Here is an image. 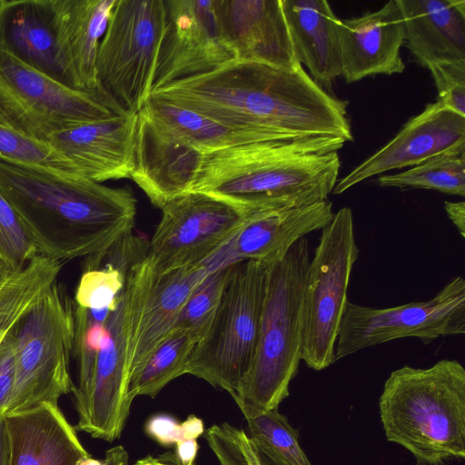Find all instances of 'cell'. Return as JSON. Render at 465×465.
<instances>
[{
	"instance_id": "obj_41",
	"label": "cell",
	"mask_w": 465,
	"mask_h": 465,
	"mask_svg": "<svg viewBox=\"0 0 465 465\" xmlns=\"http://www.w3.org/2000/svg\"><path fill=\"white\" fill-rule=\"evenodd\" d=\"M444 209L462 238L465 237V203L464 201L444 203Z\"/></svg>"
},
{
	"instance_id": "obj_17",
	"label": "cell",
	"mask_w": 465,
	"mask_h": 465,
	"mask_svg": "<svg viewBox=\"0 0 465 465\" xmlns=\"http://www.w3.org/2000/svg\"><path fill=\"white\" fill-rule=\"evenodd\" d=\"M221 38L233 58L294 69L297 61L281 0H213Z\"/></svg>"
},
{
	"instance_id": "obj_44",
	"label": "cell",
	"mask_w": 465,
	"mask_h": 465,
	"mask_svg": "<svg viewBox=\"0 0 465 465\" xmlns=\"http://www.w3.org/2000/svg\"><path fill=\"white\" fill-rule=\"evenodd\" d=\"M254 442V441H253ZM256 450L258 453V457L261 462V465H286L283 461H282L277 456L272 453L269 450L264 447L255 443Z\"/></svg>"
},
{
	"instance_id": "obj_28",
	"label": "cell",
	"mask_w": 465,
	"mask_h": 465,
	"mask_svg": "<svg viewBox=\"0 0 465 465\" xmlns=\"http://www.w3.org/2000/svg\"><path fill=\"white\" fill-rule=\"evenodd\" d=\"M63 265V262L38 254L8 276L0 287V341L56 282Z\"/></svg>"
},
{
	"instance_id": "obj_22",
	"label": "cell",
	"mask_w": 465,
	"mask_h": 465,
	"mask_svg": "<svg viewBox=\"0 0 465 465\" xmlns=\"http://www.w3.org/2000/svg\"><path fill=\"white\" fill-rule=\"evenodd\" d=\"M333 216L328 199L253 214L227 245L228 253L233 262L251 260L271 264L298 240L322 230Z\"/></svg>"
},
{
	"instance_id": "obj_7",
	"label": "cell",
	"mask_w": 465,
	"mask_h": 465,
	"mask_svg": "<svg viewBox=\"0 0 465 465\" xmlns=\"http://www.w3.org/2000/svg\"><path fill=\"white\" fill-rule=\"evenodd\" d=\"M271 264L239 261L233 265L213 322L193 347L184 374L238 393L252 368Z\"/></svg>"
},
{
	"instance_id": "obj_39",
	"label": "cell",
	"mask_w": 465,
	"mask_h": 465,
	"mask_svg": "<svg viewBox=\"0 0 465 465\" xmlns=\"http://www.w3.org/2000/svg\"><path fill=\"white\" fill-rule=\"evenodd\" d=\"M146 433L158 443L169 446L188 439L184 422L179 423L173 417L167 414L152 416L145 425Z\"/></svg>"
},
{
	"instance_id": "obj_31",
	"label": "cell",
	"mask_w": 465,
	"mask_h": 465,
	"mask_svg": "<svg viewBox=\"0 0 465 465\" xmlns=\"http://www.w3.org/2000/svg\"><path fill=\"white\" fill-rule=\"evenodd\" d=\"M234 263L223 262L208 272L189 295L173 329L189 332L196 343L205 336L219 307Z\"/></svg>"
},
{
	"instance_id": "obj_38",
	"label": "cell",
	"mask_w": 465,
	"mask_h": 465,
	"mask_svg": "<svg viewBox=\"0 0 465 465\" xmlns=\"http://www.w3.org/2000/svg\"><path fill=\"white\" fill-rule=\"evenodd\" d=\"M15 327L0 341V416L6 412L15 381Z\"/></svg>"
},
{
	"instance_id": "obj_9",
	"label": "cell",
	"mask_w": 465,
	"mask_h": 465,
	"mask_svg": "<svg viewBox=\"0 0 465 465\" xmlns=\"http://www.w3.org/2000/svg\"><path fill=\"white\" fill-rule=\"evenodd\" d=\"M74 304L57 282L15 327V381L6 413L58 404L72 392Z\"/></svg>"
},
{
	"instance_id": "obj_43",
	"label": "cell",
	"mask_w": 465,
	"mask_h": 465,
	"mask_svg": "<svg viewBox=\"0 0 465 465\" xmlns=\"http://www.w3.org/2000/svg\"><path fill=\"white\" fill-rule=\"evenodd\" d=\"M134 465H182L180 464L173 454H168L162 457L154 458L147 456L135 462ZM193 465V464H190Z\"/></svg>"
},
{
	"instance_id": "obj_33",
	"label": "cell",
	"mask_w": 465,
	"mask_h": 465,
	"mask_svg": "<svg viewBox=\"0 0 465 465\" xmlns=\"http://www.w3.org/2000/svg\"><path fill=\"white\" fill-rule=\"evenodd\" d=\"M250 438L286 465H312L299 443V431L277 410L243 415Z\"/></svg>"
},
{
	"instance_id": "obj_27",
	"label": "cell",
	"mask_w": 465,
	"mask_h": 465,
	"mask_svg": "<svg viewBox=\"0 0 465 465\" xmlns=\"http://www.w3.org/2000/svg\"><path fill=\"white\" fill-rule=\"evenodd\" d=\"M143 106L203 154L235 145L269 141L255 132L223 124L152 96Z\"/></svg>"
},
{
	"instance_id": "obj_15",
	"label": "cell",
	"mask_w": 465,
	"mask_h": 465,
	"mask_svg": "<svg viewBox=\"0 0 465 465\" xmlns=\"http://www.w3.org/2000/svg\"><path fill=\"white\" fill-rule=\"evenodd\" d=\"M465 153V116L440 100L428 104L383 147L337 181L333 194L386 172L413 167L431 159Z\"/></svg>"
},
{
	"instance_id": "obj_2",
	"label": "cell",
	"mask_w": 465,
	"mask_h": 465,
	"mask_svg": "<svg viewBox=\"0 0 465 465\" xmlns=\"http://www.w3.org/2000/svg\"><path fill=\"white\" fill-rule=\"evenodd\" d=\"M0 193L37 254L63 262L103 254L132 232L136 199L82 174L0 160Z\"/></svg>"
},
{
	"instance_id": "obj_32",
	"label": "cell",
	"mask_w": 465,
	"mask_h": 465,
	"mask_svg": "<svg viewBox=\"0 0 465 465\" xmlns=\"http://www.w3.org/2000/svg\"><path fill=\"white\" fill-rule=\"evenodd\" d=\"M109 312L108 309L94 311L74 304L73 355L78 369L77 385L72 390L74 401L82 399L90 387Z\"/></svg>"
},
{
	"instance_id": "obj_47",
	"label": "cell",
	"mask_w": 465,
	"mask_h": 465,
	"mask_svg": "<svg viewBox=\"0 0 465 465\" xmlns=\"http://www.w3.org/2000/svg\"><path fill=\"white\" fill-rule=\"evenodd\" d=\"M11 0H0V17L4 11L7 8V6L10 5Z\"/></svg>"
},
{
	"instance_id": "obj_46",
	"label": "cell",
	"mask_w": 465,
	"mask_h": 465,
	"mask_svg": "<svg viewBox=\"0 0 465 465\" xmlns=\"http://www.w3.org/2000/svg\"><path fill=\"white\" fill-rule=\"evenodd\" d=\"M12 272H14L10 271L4 263L0 262V287Z\"/></svg>"
},
{
	"instance_id": "obj_30",
	"label": "cell",
	"mask_w": 465,
	"mask_h": 465,
	"mask_svg": "<svg viewBox=\"0 0 465 465\" xmlns=\"http://www.w3.org/2000/svg\"><path fill=\"white\" fill-rule=\"evenodd\" d=\"M376 182L381 187L427 189L464 197L465 153L440 156L401 173L381 174Z\"/></svg>"
},
{
	"instance_id": "obj_24",
	"label": "cell",
	"mask_w": 465,
	"mask_h": 465,
	"mask_svg": "<svg viewBox=\"0 0 465 465\" xmlns=\"http://www.w3.org/2000/svg\"><path fill=\"white\" fill-rule=\"evenodd\" d=\"M297 61L325 91L341 76L339 18L325 0H281Z\"/></svg>"
},
{
	"instance_id": "obj_26",
	"label": "cell",
	"mask_w": 465,
	"mask_h": 465,
	"mask_svg": "<svg viewBox=\"0 0 465 465\" xmlns=\"http://www.w3.org/2000/svg\"><path fill=\"white\" fill-rule=\"evenodd\" d=\"M0 44L24 63L64 83L45 0H11L0 17Z\"/></svg>"
},
{
	"instance_id": "obj_34",
	"label": "cell",
	"mask_w": 465,
	"mask_h": 465,
	"mask_svg": "<svg viewBox=\"0 0 465 465\" xmlns=\"http://www.w3.org/2000/svg\"><path fill=\"white\" fill-rule=\"evenodd\" d=\"M0 160L38 169L80 174L74 165L48 143L34 140L1 124Z\"/></svg>"
},
{
	"instance_id": "obj_20",
	"label": "cell",
	"mask_w": 465,
	"mask_h": 465,
	"mask_svg": "<svg viewBox=\"0 0 465 465\" xmlns=\"http://www.w3.org/2000/svg\"><path fill=\"white\" fill-rule=\"evenodd\" d=\"M341 76L347 84L377 74H401L405 29L397 0L359 17L339 19Z\"/></svg>"
},
{
	"instance_id": "obj_19",
	"label": "cell",
	"mask_w": 465,
	"mask_h": 465,
	"mask_svg": "<svg viewBox=\"0 0 465 465\" xmlns=\"http://www.w3.org/2000/svg\"><path fill=\"white\" fill-rule=\"evenodd\" d=\"M137 118V113H126L85 123L54 134L47 143L94 182L130 178Z\"/></svg>"
},
{
	"instance_id": "obj_10",
	"label": "cell",
	"mask_w": 465,
	"mask_h": 465,
	"mask_svg": "<svg viewBox=\"0 0 465 465\" xmlns=\"http://www.w3.org/2000/svg\"><path fill=\"white\" fill-rule=\"evenodd\" d=\"M359 253L352 211L342 207L322 230L306 271L302 361L314 371L324 370L334 362L351 273Z\"/></svg>"
},
{
	"instance_id": "obj_37",
	"label": "cell",
	"mask_w": 465,
	"mask_h": 465,
	"mask_svg": "<svg viewBox=\"0 0 465 465\" xmlns=\"http://www.w3.org/2000/svg\"><path fill=\"white\" fill-rule=\"evenodd\" d=\"M428 69L438 91V100L465 116V60L437 63Z\"/></svg>"
},
{
	"instance_id": "obj_11",
	"label": "cell",
	"mask_w": 465,
	"mask_h": 465,
	"mask_svg": "<svg viewBox=\"0 0 465 465\" xmlns=\"http://www.w3.org/2000/svg\"><path fill=\"white\" fill-rule=\"evenodd\" d=\"M163 0H116L97 54L100 85L126 111L147 102L164 29Z\"/></svg>"
},
{
	"instance_id": "obj_1",
	"label": "cell",
	"mask_w": 465,
	"mask_h": 465,
	"mask_svg": "<svg viewBox=\"0 0 465 465\" xmlns=\"http://www.w3.org/2000/svg\"><path fill=\"white\" fill-rule=\"evenodd\" d=\"M150 96L269 141L353 140L349 102L322 89L302 65L283 69L232 59L156 89Z\"/></svg>"
},
{
	"instance_id": "obj_8",
	"label": "cell",
	"mask_w": 465,
	"mask_h": 465,
	"mask_svg": "<svg viewBox=\"0 0 465 465\" xmlns=\"http://www.w3.org/2000/svg\"><path fill=\"white\" fill-rule=\"evenodd\" d=\"M130 113L105 90L82 91L33 68L0 44V124L47 143L54 134Z\"/></svg>"
},
{
	"instance_id": "obj_12",
	"label": "cell",
	"mask_w": 465,
	"mask_h": 465,
	"mask_svg": "<svg viewBox=\"0 0 465 465\" xmlns=\"http://www.w3.org/2000/svg\"><path fill=\"white\" fill-rule=\"evenodd\" d=\"M465 333V280L452 278L432 299L390 308L347 302L334 349V362L368 347L401 338L430 344Z\"/></svg>"
},
{
	"instance_id": "obj_25",
	"label": "cell",
	"mask_w": 465,
	"mask_h": 465,
	"mask_svg": "<svg viewBox=\"0 0 465 465\" xmlns=\"http://www.w3.org/2000/svg\"><path fill=\"white\" fill-rule=\"evenodd\" d=\"M228 262L223 251L210 260L157 276L139 321L130 355V380L173 330L193 290L208 272Z\"/></svg>"
},
{
	"instance_id": "obj_16",
	"label": "cell",
	"mask_w": 465,
	"mask_h": 465,
	"mask_svg": "<svg viewBox=\"0 0 465 465\" xmlns=\"http://www.w3.org/2000/svg\"><path fill=\"white\" fill-rule=\"evenodd\" d=\"M134 164L130 178L162 209L190 193L203 153L143 106L137 113Z\"/></svg>"
},
{
	"instance_id": "obj_21",
	"label": "cell",
	"mask_w": 465,
	"mask_h": 465,
	"mask_svg": "<svg viewBox=\"0 0 465 465\" xmlns=\"http://www.w3.org/2000/svg\"><path fill=\"white\" fill-rule=\"evenodd\" d=\"M3 420L7 465H79L91 457L58 404L6 413Z\"/></svg>"
},
{
	"instance_id": "obj_40",
	"label": "cell",
	"mask_w": 465,
	"mask_h": 465,
	"mask_svg": "<svg viewBox=\"0 0 465 465\" xmlns=\"http://www.w3.org/2000/svg\"><path fill=\"white\" fill-rule=\"evenodd\" d=\"M128 453L125 449L121 445H117L105 452L104 460H97L90 457L83 460L79 465H128Z\"/></svg>"
},
{
	"instance_id": "obj_6",
	"label": "cell",
	"mask_w": 465,
	"mask_h": 465,
	"mask_svg": "<svg viewBox=\"0 0 465 465\" xmlns=\"http://www.w3.org/2000/svg\"><path fill=\"white\" fill-rule=\"evenodd\" d=\"M155 281L149 255L128 270L117 305L104 324L90 387L74 401L76 430L107 441L121 436L133 401L128 394L131 349Z\"/></svg>"
},
{
	"instance_id": "obj_29",
	"label": "cell",
	"mask_w": 465,
	"mask_h": 465,
	"mask_svg": "<svg viewBox=\"0 0 465 465\" xmlns=\"http://www.w3.org/2000/svg\"><path fill=\"white\" fill-rule=\"evenodd\" d=\"M195 344L196 341L189 332L173 329L131 378L130 399L141 395L153 398L171 381L184 374Z\"/></svg>"
},
{
	"instance_id": "obj_14",
	"label": "cell",
	"mask_w": 465,
	"mask_h": 465,
	"mask_svg": "<svg viewBox=\"0 0 465 465\" xmlns=\"http://www.w3.org/2000/svg\"><path fill=\"white\" fill-rule=\"evenodd\" d=\"M152 92L234 59L223 42L213 0H166Z\"/></svg>"
},
{
	"instance_id": "obj_3",
	"label": "cell",
	"mask_w": 465,
	"mask_h": 465,
	"mask_svg": "<svg viewBox=\"0 0 465 465\" xmlns=\"http://www.w3.org/2000/svg\"><path fill=\"white\" fill-rule=\"evenodd\" d=\"M338 138L265 141L204 153L191 192L223 201L246 216L322 202L338 181Z\"/></svg>"
},
{
	"instance_id": "obj_45",
	"label": "cell",
	"mask_w": 465,
	"mask_h": 465,
	"mask_svg": "<svg viewBox=\"0 0 465 465\" xmlns=\"http://www.w3.org/2000/svg\"><path fill=\"white\" fill-rule=\"evenodd\" d=\"M8 464V443L4 427L3 416H0V465Z\"/></svg>"
},
{
	"instance_id": "obj_23",
	"label": "cell",
	"mask_w": 465,
	"mask_h": 465,
	"mask_svg": "<svg viewBox=\"0 0 465 465\" xmlns=\"http://www.w3.org/2000/svg\"><path fill=\"white\" fill-rule=\"evenodd\" d=\"M397 1L404 43L420 65L465 60L464 0Z\"/></svg>"
},
{
	"instance_id": "obj_5",
	"label": "cell",
	"mask_w": 465,
	"mask_h": 465,
	"mask_svg": "<svg viewBox=\"0 0 465 465\" xmlns=\"http://www.w3.org/2000/svg\"><path fill=\"white\" fill-rule=\"evenodd\" d=\"M310 262L308 240L294 242L271 263L251 371L232 395L243 415L277 410L302 361V302Z\"/></svg>"
},
{
	"instance_id": "obj_35",
	"label": "cell",
	"mask_w": 465,
	"mask_h": 465,
	"mask_svg": "<svg viewBox=\"0 0 465 465\" xmlns=\"http://www.w3.org/2000/svg\"><path fill=\"white\" fill-rule=\"evenodd\" d=\"M36 255L16 213L0 193V262L10 271L17 272Z\"/></svg>"
},
{
	"instance_id": "obj_42",
	"label": "cell",
	"mask_w": 465,
	"mask_h": 465,
	"mask_svg": "<svg viewBox=\"0 0 465 465\" xmlns=\"http://www.w3.org/2000/svg\"><path fill=\"white\" fill-rule=\"evenodd\" d=\"M198 443L196 440H184L175 444L176 460L182 465L193 464L197 454Z\"/></svg>"
},
{
	"instance_id": "obj_4",
	"label": "cell",
	"mask_w": 465,
	"mask_h": 465,
	"mask_svg": "<svg viewBox=\"0 0 465 465\" xmlns=\"http://www.w3.org/2000/svg\"><path fill=\"white\" fill-rule=\"evenodd\" d=\"M379 408L387 440L409 450L418 465L465 458V369L459 361L391 371Z\"/></svg>"
},
{
	"instance_id": "obj_13",
	"label": "cell",
	"mask_w": 465,
	"mask_h": 465,
	"mask_svg": "<svg viewBox=\"0 0 465 465\" xmlns=\"http://www.w3.org/2000/svg\"><path fill=\"white\" fill-rule=\"evenodd\" d=\"M251 216L203 193L190 192L172 200L162 208V218L149 242L155 275L210 260L232 242Z\"/></svg>"
},
{
	"instance_id": "obj_36",
	"label": "cell",
	"mask_w": 465,
	"mask_h": 465,
	"mask_svg": "<svg viewBox=\"0 0 465 465\" xmlns=\"http://www.w3.org/2000/svg\"><path fill=\"white\" fill-rule=\"evenodd\" d=\"M204 437L220 465H261L255 444L244 430L224 422L210 427Z\"/></svg>"
},
{
	"instance_id": "obj_18",
	"label": "cell",
	"mask_w": 465,
	"mask_h": 465,
	"mask_svg": "<svg viewBox=\"0 0 465 465\" xmlns=\"http://www.w3.org/2000/svg\"><path fill=\"white\" fill-rule=\"evenodd\" d=\"M64 83L88 92L104 90L96 62L116 0H45Z\"/></svg>"
}]
</instances>
